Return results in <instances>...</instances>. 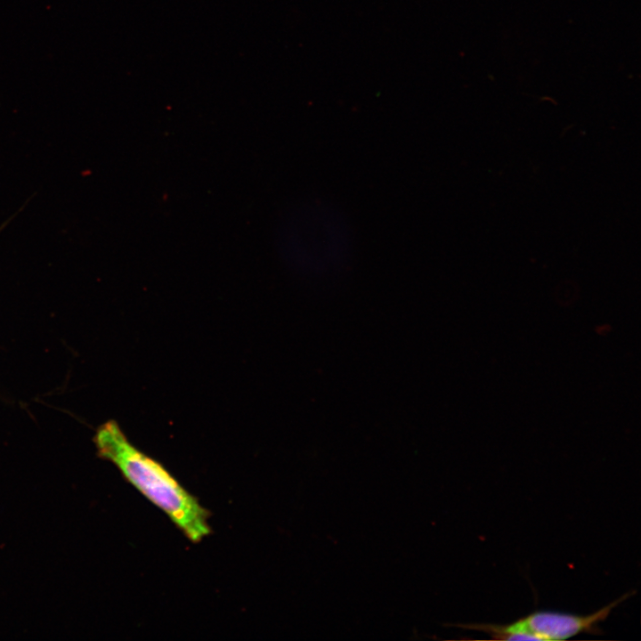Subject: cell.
<instances>
[{"instance_id": "cell-1", "label": "cell", "mask_w": 641, "mask_h": 641, "mask_svg": "<svg viewBox=\"0 0 641 641\" xmlns=\"http://www.w3.org/2000/svg\"><path fill=\"white\" fill-rule=\"evenodd\" d=\"M93 442L97 455L113 463L123 477L160 508L191 542L211 533L209 512L158 460L131 443L114 420L102 424Z\"/></svg>"}, {"instance_id": "cell-2", "label": "cell", "mask_w": 641, "mask_h": 641, "mask_svg": "<svg viewBox=\"0 0 641 641\" xmlns=\"http://www.w3.org/2000/svg\"><path fill=\"white\" fill-rule=\"evenodd\" d=\"M630 591L599 610L587 615L552 611H535L507 624L471 623L461 628L484 632L494 639L564 640L580 633H598V625L613 609L631 596Z\"/></svg>"}]
</instances>
